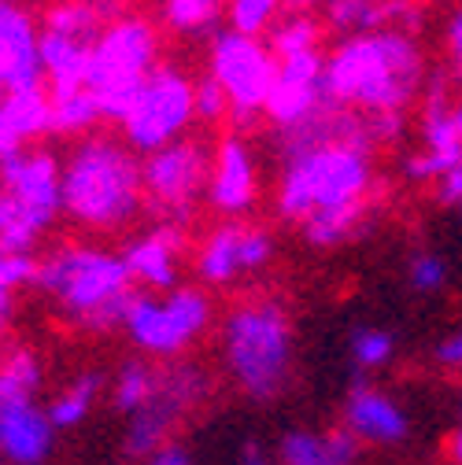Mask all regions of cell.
<instances>
[{"label":"cell","mask_w":462,"mask_h":465,"mask_svg":"<svg viewBox=\"0 0 462 465\" xmlns=\"http://www.w3.org/2000/svg\"><path fill=\"white\" fill-rule=\"evenodd\" d=\"M422 82V52L403 30L348 34L326 60V96L367 111H403Z\"/></svg>","instance_id":"6da1fadb"},{"label":"cell","mask_w":462,"mask_h":465,"mask_svg":"<svg viewBox=\"0 0 462 465\" xmlns=\"http://www.w3.org/2000/svg\"><path fill=\"white\" fill-rule=\"evenodd\" d=\"M145 166L104 137L85 141L64 173V207L89 225L126 222L141 200Z\"/></svg>","instance_id":"7a4b0ae2"},{"label":"cell","mask_w":462,"mask_h":465,"mask_svg":"<svg viewBox=\"0 0 462 465\" xmlns=\"http://www.w3.org/2000/svg\"><path fill=\"white\" fill-rule=\"evenodd\" d=\"M370 141H322L288 155L281 182V211L307 218L318 207L356 203L370 185Z\"/></svg>","instance_id":"3957f363"},{"label":"cell","mask_w":462,"mask_h":465,"mask_svg":"<svg viewBox=\"0 0 462 465\" xmlns=\"http://www.w3.org/2000/svg\"><path fill=\"white\" fill-rule=\"evenodd\" d=\"M152 64H156V30L137 15L115 19L96 37L85 85L93 89L104 119H119V123L126 119L145 78L152 74Z\"/></svg>","instance_id":"277c9868"},{"label":"cell","mask_w":462,"mask_h":465,"mask_svg":"<svg viewBox=\"0 0 462 465\" xmlns=\"http://www.w3.org/2000/svg\"><path fill=\"white\" fill-rule=\"evenodd\" d=\"M5 200H0V244L5 255L26 252L37 232L64 207V178L48 152L5 155Z\"/></svg>","instance_id":"5b68a950"},{"label":"cell","mask_w":462,"mask_h":465,"mask_svg":"<svg viewBox=\"0 0 462 465\" xmlns=\"http://www.w3.org/2000/svg\"><path fill=\"white\" fill-rule=\"evenodd\" d=\"M288 318L277 303L245 307L226 325V359L248 395L270 399L288 377Z\"/></svg>","instance_id":"8992f818"},{"label":"cell","mask_w":462,"mask_h":465,"mask_svg":"<svg viewBox=\"0 0 462 465\" xmlns=\"http://www.w3.org/2000/svg\"><path fill=\"white\" fill-rule=\"evenodd\" d=\"M193 114H196L193 82L175 67H152L130 114L123 119V130H126L134 148L156 152V148L175 141L189 126Z\"/></svg>","instance_id":"52a82bcc"},{"label":"cell","mask_w":462,"mask_h":465,"mask_svg":"<svg viewBox=\"0 0 462 465\" xmlns=\"http://www.w3.org/2000/svg\"><path fill=\"white\" fill-rule=\"evenodd\" d=\"M130 262L111 259L100 252H60L45 266H37V284L45 292H55L75 314H93L107 300L130 288Z\"/></svg>","instance_id":"ba28073f"},{"label":"cell","mask_w":462,"mask_h":465,"mask_svg":"<svg viewBox=\"0 0 462 465\" xmlns=\"http://www.w3.org/2000/svg\"><path fill=\"white\" fill-rule=\"evenodd\" d=\"M211 74L226 85L234 114L248 123L259 107H266V96L277 82V64L256 41V34H241L229 26L211 45Z\"/></svg>","instance_id":"9c48e42d"},{"label":"cell","mask_w":462,"mask_h":465,"mask_svg":"<svg viewBox=\"0 0 462 465\" xmlns=\"http://www.w3.org/2000/svg\"><path fill=\"white\" fill-rule=\"evenodd\" d=\"M326 100V60L318 48L277 60V82L266 96V114L277 126H293Z\"/></svg>","instance_id":"30bf717a"},{"label":"cell","mask_w":462,"mask_h":465,"mask_svg":"<svg viewBox=\"0 0 462 465\" xmlns=\"http://www.w3.org/2000/svg\"><path fill=\"white\" fill-rule=\"evenodd\" d=\"M207 178V152L196 141L163 144L145 163V189L163 207H186Z\"/></svg>","instance_id":"8fae6325"},{"label":"cell","mask_w":462,"mask_h":465,"mask_svg":"<svg viewBox=\"0 0 462 465\" xmlns=\"http://www.w3.org/2000/svg\"><path fill=\"white\" fill-rule=\"evenodd\" d=\"M45 60H41V34L34 30V19L26 8L5 0L0 8V85L12 89H34L41 85Z\"/></svg>","instance_id":"7c38bea8"},{"label":"cell","mask_w":462,"mask_h":465,"mask_svg":"<svg viewBox=\"0 0 462 465\" xmlns=\"http://www.w3.org/2000/svg\"><path fill=\"white\" fill-rule=\"evenodd\" d=\"M426 141L429 152L407 159V173L418 182L444 178V173L462 159V126H458V107L447 104V82L433 78L429 82V100H426Z\"/></svg>","instance_id":"4fadbf2b"},{"label":"cell","mask_w":462,"mask_h":465,"mask_svg":"<svg viewBox=\"0 0 462 465\" xmlns=\"http://www.w3.org/2000/svg\"><path fill=\"white\" fill-rule=\"evenodd\" d=\"M200 377L204 373L178 370V373H170L166 381L156 384L148 402L141 406V411H134V425H130V440H126L130 454H152L156 450V443L163 440V432H166L170 421H175V414L200 395V388H204Z\"/></svg>","instance_id":"5bb4252c"},{"label":"cell","mask_w":462,"mask_h":465,"mask_svg":"<svg viewBox=\"0 0 462 465\" xmlns=\"http://www.w3.org/2000/svg\"><path fill=\"white\" fill-rule=\"evenodd\" d=\"M52 414H41L30 399H0V443L19 465H37L52 447Z\"/></svg>","instance_id":"9a60e30c"},{"label":"cell","mask_w":462,"mask_h":465,"mask_svg":"<svg viewBox=\"0 0 462 465\" xmlns=\"http://www.w3.org/2000/svg\"><path fill=\"white\" fill-rule=\"evenodd\" d=\"M93 45L96 41L71 34V30H55V26L41 30V60H45V74L52 82V96L85 89Z\"/></svg>","instance_id":"2e32d148"},{"label":"cell","mask_w":462,"mask_h":465,"mask_svg":"<svg viewBox=\"0 0 462 465\" xmlns=\"http://www.w3.org/2000/svg\"><path fill=\"white\" fill-rule=\"evenodd\" d=\"M48 130H52V96L41 85L5 93V104H0V152L12 155L23 148V141Z\"/></svg>","instance_id":"e0dca14e"},{"label":"cell","mask_w":462,"mask_h":465,"mask_svg":"<svg viewBox=\"0 0 462 465\" xmlns=\"http://www.w3.org/2000/svg\"><path fill=\"white\" fill-rule=\"evenodd\" d=\"M256 193V173H252V155L245 148V141L226 137L218 144V159H215V178H211V200L222 211H241L252 203Z\"/></svg>","instance_id":"ac0fdd59"},{"label":"cell","mask_w":462,"mask_h":465,"mask_svg":"<svg viewBox=\"0 0 462 465\" xmlns=\"http://www.w3.org/2000/svg\"><path fill=\"white\" fill-rule=\"evenodd\" d=\"M348 421L356 432H363L367 440H381V443H396L407 436V418H403L392 399H385L381 391L367 388L363 381L352 384L348 395Z\"/></svg>","instance_id":"d6986e66"},{"label":"cell","mask_w":462,"mask_h":465,"mask_svg":"<svg viewBox=\"0 0 462 465\" xmlns=\"http://www.w3.org/2000/svg\"><path fill=\"white\" fill-rule=\"evenodd\" d=\"M126 325H130L134 340L141 347H152V351H178L186 340H193L175 311H170L166 303H152V300H137Z\"/></svg>","instance_id":"ffe728a7"},{"label":"cell","mask_w":462,"mask_h":465,"mask_svg":"<svg viewBox=\"0 0 462 465\" xmlns=\"http://www.w3.org/2000/svg\"><path fill=\"white\" fill-rule=\"evenodd\" d=\"M281 458L285 465H352L356 440L348 432H329L326 440L311 432H288L281 440Z\"/></svg>","instance_id":"44dd1931"},{"label":"cell","mask_w":462,"mask_h":465,"mask_svg":"<svg viewBox=\"0 0 462 465\" xmlns=\"http://www.w3.org/2000/svg\"><path fill=\"white\" fill-rule=\"evenodd\" d=\"M175 244H178L175 229H159L156 237H148V241L130 248L126 262L141 281H148L156 288H170V281H175V262H170L175 259Z\"/></svg>","instance_id":"7402d4cb"},{"label":"cell","mask_w":462,"mask_h":465,"mask_svg":"<svg viewBox=\"0 0 462 465\" xmlns=\"http://www.w3.org/2000/svg\"><path fill=\"white\" fill-rule=\"evenodd\" d=\"M326 19L344 34H370L388 26V0H329Z\"/></svg>","instance_id":"603a6c76"},{"label":"cell","mask_w":462,"mask_h":465,"mask_svg":"<svg viewBox=\"0 0 462 465\" xmlns=\"http://www.w3.org/2000/svg\"><path fill=\"white\" fill-rule=\"evenodd\" d=\"M359 214H363V200H356V203H333V207L311 211V214L304 218V222H307L311 244H336V241H344V237H348V232L356 229Z\"/></svg>","instance_id":"cb8c5ba5"},{"label":"cell","mask_w":462,"mask_h":465,"mask_svg":"<svg viewBox=\"0 0 462 465\" xmlns=\"http://www.w3.org/2000/svg\"><path fill=\"white\" fill-rule=\"evenodd\" d=\"M104 119L100 114V104L93 96V89H75V93H60L52 96V130L60 134H75V130H85L89 123Z\"/></svg>","instance_id":"d4e9b609"},{"label":"cell","mask_w":462,"mask_h":465,"mask_svg":"<svg viewBox=\"0 0 462 465\" xmlns=\"http://www.w3.org/2000/svg\"><path fill=\"white\" fill-rule=\"evenodd\" d=\"M222 12V0H163V19L178 34H200L211 30V23Z\"/></svg>","instance_id":"484cf974"},{"label":"cell","mask_w":462,"mask_h":465,"mask_svg":"<svg viewBox=\"0 0 462 465\" xmlns=\"http://www.w3.org/2000/svg\"><path fill=\"white\" fill-rule=\"evenodd\" d=\"M204 277L211 281H229L241 266V229H222L211 237V244L204 248Z\"/></svg>","instance_id":"4316f807"},{"label":"cell","mask_w":462,"mask_h":465,"mask_svg":"<svg viewBox=\"0 0 462 465\" xmlns=\"http://www.w3.org/2000/svg\"><path fill=\"white\" fill-rule=\"evenodd\" d=\"M318 23L307 15V12H293L277 30H274V52H277V60H285V55H296V52H311L318 48Z\"/></svg>","instance_id":"83f0119b"},{"label":"cell","mask_w":462,"mask_h":465,"mask_svg":"<svg viewBox=\"0 0 462 465\" xmlns=\"http://www.w3.org/2000/svg\"><path fill=\"white\" fill-rule=\"evenodd\" d=\"M285 0H229V26L241 34H263Z\"/></svg>","instance_id":"f1b7e54d"},{"label":"cell","mask_w":462,"mask_h":465,"mask_svg":"<svg viewBox=\"0 0 462 465\" xmlns=\"http://www.w3.org/2000/svg\"><path fill=\"white\" fill-rule=\"evenodd\" d=\"M93 395H96V377H82V381H78L71 391H64L60 399L52 402V421L60 425V429H71V425H78V421L89 414Z\"/></svg>","instance_id":"f546056e"},{"label":"cell","mask_w":462,"mask_h":465,"mask_svg":"<svg viewBox=\"0 0 462 465\" xmlns=\"http://www.w3.org/2000/svg\"><path fill=\"white\" fill-rule=\"evenodd\" d=\"M41 373H37V359L19 351L8 366H5V377H0V399H30L34 388H37Z\"/></svg>","instance_id":"4dcf8cb0"},{"label":"cell","mask_w":462,"mask_h":465,"mask_svg":"<svg viewBox=\"0 0 462 465\" xmlns=\"http://www.w3.org/2000/svg\"><path fill=\"white\" fill-rule=\"evenodd\" d=\"M156 391V384H152V377H148V370L145 366H137V362H130L126 370H123V377H119V388H115V402L123 406V411H141V406L148 402V395Z\"/></svg>","instance_id":"1f68e13d"},{"label":"cell","mask_w":462,"mask_h":465,"mask_svg":"<svg viewBox=\"0 0 462 465\" xmlns=\"http://www.w3.org/2000/svg\"><path fill=\"white\" fill-rule=\"evenodd\" d=\"M193 89H196V114H200V119H207V123L222 119V114L234 107V104H229L226 85H222L215 74H211V78H200Z\"/></svg>","instance_id":"d6a6232c"},{"label":"cell","mask_w":462,"mask_h":465,"mask_svg":"<svg viewBox=\"0 0 462 465\" xmlns=\"http://www.w3.org/2000/svg\"><path fill=\"white\" fill-rule=\"evenodd\" d=\"M352 351H356V362H359V366H381V362L392 355V340H388V332L359 329V332L352 336Z\"/></svg>","instance_id":"836d02e7"},{"label":"cell","mask_w":462,"mask_h":465,"mask_svg":"<svg viewBox=\"0 0 462 465\" xmlns=\"http://www.w3.org/2000/svg\"><path fill=\"white\" fill-rule=\"evenodd\" d=\"M444 277H447V270H444V259H437V255H418L411 262V284L418 292H433V288L444 284Z\"/></svg>","instance_id":"e575fe53"},{"label":"cell","mask_w":462,"mask_h":465,"mask_svg":"<svg viewBox=\"0 0 462 465\" xmlns=\"http://www.w3.org/2000/svg\"><path fill=\"white\" fill-rule=\"evenodd\" d=\"M23 281H37V266L26 259V252L5 255V262H0V288H15Z\"/></svg>","instance_id":"d590c367"},{"label":"cell","mask_w":462,"mask_h":465,"mask_svg":"<svg viewBox=\"0 0 462 465\" xmlns=\"http://www.w3.org/2000/svg\"><path fill=\"white\" fill-rule=\"evenodd\" d=\"M270 255V241L266 232L252 229V232H241V266H263Z\"/></svg>","instance_id":"8d00e7d4"},{"label":"cell","mask_w":462,"mask_h":465,"mask_svg":"<svg viewBox=\"0 0 462 465\" xmlns=\"http://www.w3.org/2000/svg\"><path fill=\"white\" fill-rule=\"evenodd\" d=\"M440 200L444 203H462V159L440 178Z\"/></svg>","instance_id":"74e56055"},{"label":"cell","mask_w":462,"mask_h":465,"mask_svg":"<svg viewBox=\"0 0 462 465\" xmlns=\"http://www.w3.org/2000/svg\"><path fill=\"white\" fill-rule=\"evenodd\" d=\"M447 45H451V55L458 60V67H462V8L451 15V23H447Z\"/></svg>","instance_id":"f35d334b"},{"label":"cell","mask_w":462,"mask_h":465,"mask_svg":"<svg viewBox=\"0 0 462 465\" xmlns=\"http://www.w3.org/2000/svg\"><path fill=\"white\" fill-rule=\"evenodd\" d=\"M437 359H440V362H447V366H462V332H458V336H451V340L440 347Z\"/></svg>","instance_id":"ab89813d"},{"label":"cell","mask_w":462,"mask_h":465,"mask_svg":"<svg viewBox=\"0 0 462 465\" xmlns=\"http://www.w3.org/2000/svg\"><path fill=\"white\" fill-rule=\"evenodd\" d=\"M152 465H189V458L178 447H163V450L152 454Z\"/></svg>","instance_id":"60d3db41"},{"label":"cell","mask_w":462,"mask_h":465,"mask_svg":"<svg viewBox=\"0 0 462 465\" xmlns=\"http://www.w3.org/2000/svg\"><path fill=\"white\" fill-rule=\"evenodd\" d=\"M318 5H329V0H285L288 12H307V8H318Z\"/></svg>","instance_id":"b9f144b4"},{"label":"cell","mask_w":462,"mask_h":465,"mask_svg":"<svg viewBox=\"0 0 462 465\" xmlns=\"http://www.w3.org/2000/svg\"><path fill=\"white\" fill-rule=\"evenodd\" d=\"M241 465H270V461H266V454H263L259 447H248L245 458H241Z\"/></svg>","instance_id":"7bdbcfd3"},{"label":"cell","mask_w":462,"mask_h":465,"mask_svg":"<svg viewBox=\"0 0 462 465\" xmlns=\"http://www.w3.org/2000/svg\"><path fill=\"white\" fill-rule=\"evenodd\" d=\"M455 461H458V465H462V432H458V436H455Z\"/></svg>","instance_id":"ee69618b"},{"label":"cell","mask_w":462,"mask_h":465,"mask_svg":"<svg viewBox=\"0 0 462 465\" xmlns=\"http://www.w3.org/2000/svg\"><path fill=\"white\" fill-rule=\"evenodd\" d=\"M458 126H462V104H458Z\"/></svg>","instance_id":"f6af8a7d"},{"label":"cell","mask_w":462,"mask_h":465,"mask_svg":"<svg viewBox=\"0 0 462 465\" xmlns=\"http://www.w3.org/2000/svg\"><path fill=\"white\" fill-rule=\"evenodd\" d=\"M458 211H462V203H458Z\"/></svg>","instance_id":"bcb514c9"}]
</instances>
